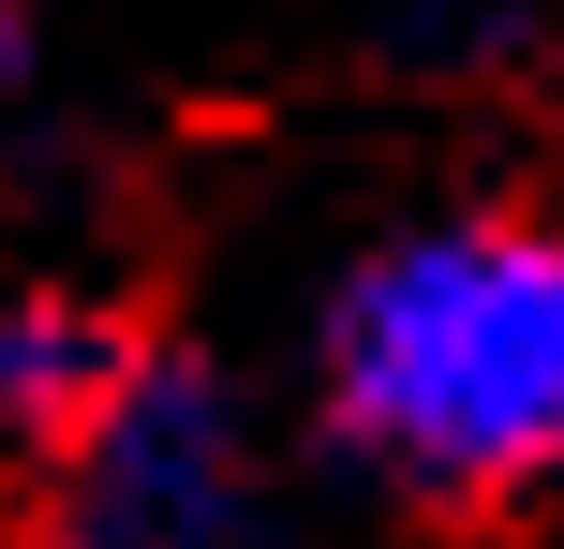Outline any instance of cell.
Segmentation results:
<instances>
[{
  "label": "cell",
  "mask_w": 564,
  "mask_h": 549,
  "mask_svg": "<svg viewBox=\"0 0 564 549\" xmlns=\"http://www.w3.org/2000/svg\"><path fill=\"white\" fill-rule=\"evenodd\" d=\"M312 446L416 520L564 491V208H401L312 297Z\"/></svg>",
  "instance_id": "1"
},
{
  "label": "cell",
  "mask_w": 564,
  "mask_h": 549,
  "mask_svg": "<svg viewBox=\"0 0 564 549\" xmlns=\"http://www.w3.org/2000/svg\"><path fill=\"white\" fill-rule=\"evenodd\" d=\"M30 549H282V475L224 356L134 342L75 446L30 475Z\"/></svg>",
  "instance_id": "2"
},
{
  "label": "cell",
  "mask_w": 564,
  "mask_h": 549,
  "mask_svg": "<svg viewBox=\"0 0 564 549\" xmlns=\"http://www.w3.org/2000/svg\"><path fill=\"white\" fill-rule=\"evenodd\" d=\"M119 356H134V327L105 312V297H75V283H0V461L15 475H45L59 446L105 416V386H119Z\"/></svg>",
  "instance_id": "3"
},
{
  "label": "cell",
  "mask_w": 564,
  "mask_h": 549,
  "mask_svg": "<svg viewBox=\"0 0 564 549\" xmlns=\"http://www.w3.org/2000/svg\"><path fill=\"white\" fill-rule=\"evenodd\" d=\"M371 59L401 89H506V75L550 59V0H387Z\"/></svg>",
  "instance_id": "4"
},
{
  "label": "cell",
  "mask_w": 564,
  "mask_h": 549,
  "mask_svg": "<svg viewBox=\"0 0 564 549\" xmlns=\"http://www.w3.org/2000/svg\"><path fill=\"white\" fill-rule=\"evenodd\" d=\"M15 75H30V15L0 0V105H15Z\"/></svg>",
  "instance_id": "5"
}]
</instances>
